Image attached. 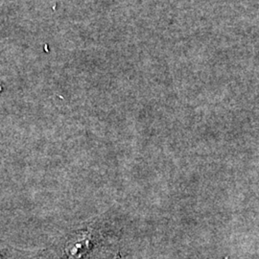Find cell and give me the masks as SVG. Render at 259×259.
<instances>
[{"label":"cell","mask_w":259,"mask_h":259,"mask_svg":"<svg viewBox=\"0 0 259 259\" xmlns=\"http://www.w3.org/2000/svg\"><path fill=\"white\" fill-rule=\"evenodd\" d=\"M1 91H2V87L0 85V93H1Z\"/></svg>","instance_id":"obj_1"}]
</instances>
